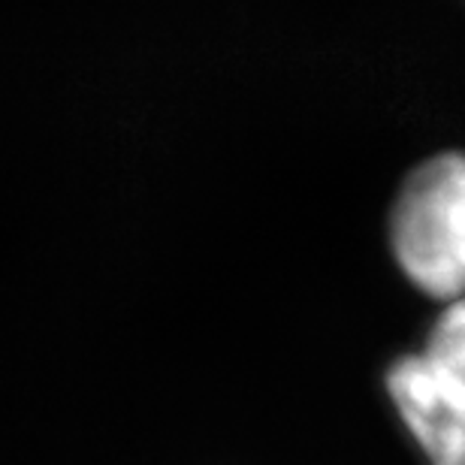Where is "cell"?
Masks as SVG:
<instances>
[{"mask_svg": "<svg viewBox=\"0 0 465 465\" xmlns=\"http://www.w3.org/2000/svg\"><path fill=\"white\" fill-rule=\"evenodd\" d=\"M390 251L417 291L444 305L465 296V154L408 173L390 209Z\"/></svg>", "mask_w": 465, "mask_h": 465, "instance_id": "1", "label": "cell"}, {"mask_svg": "<svg viewBox=\"0 0 465 465\" xmlns=\"http://www.w3.org/2000/svg\"><path fill=\"white\" fill-rule=\"evenodd\" d=\"M387 393L426 465H465V402L439 384L420 353L393 362Z\"/></svg>", "mask_w": 465, "mask_h": 465, "instance_id": "2", "label": "cell"}, {"mask_svg": "<svg viewBox=\"0 0 465 465\" xmlns=\"http://www.w3.org/2000/svg\"><path fill=\"white\" fill-rule=\"evenodd\" d=\"M420 360L448 393L465 402V296L457 302H448L435 318Z\"/></svg>", "mask_w": 465, "mask_h": 465, "instance_id": "3", "label": "cell"}]
</instances>
